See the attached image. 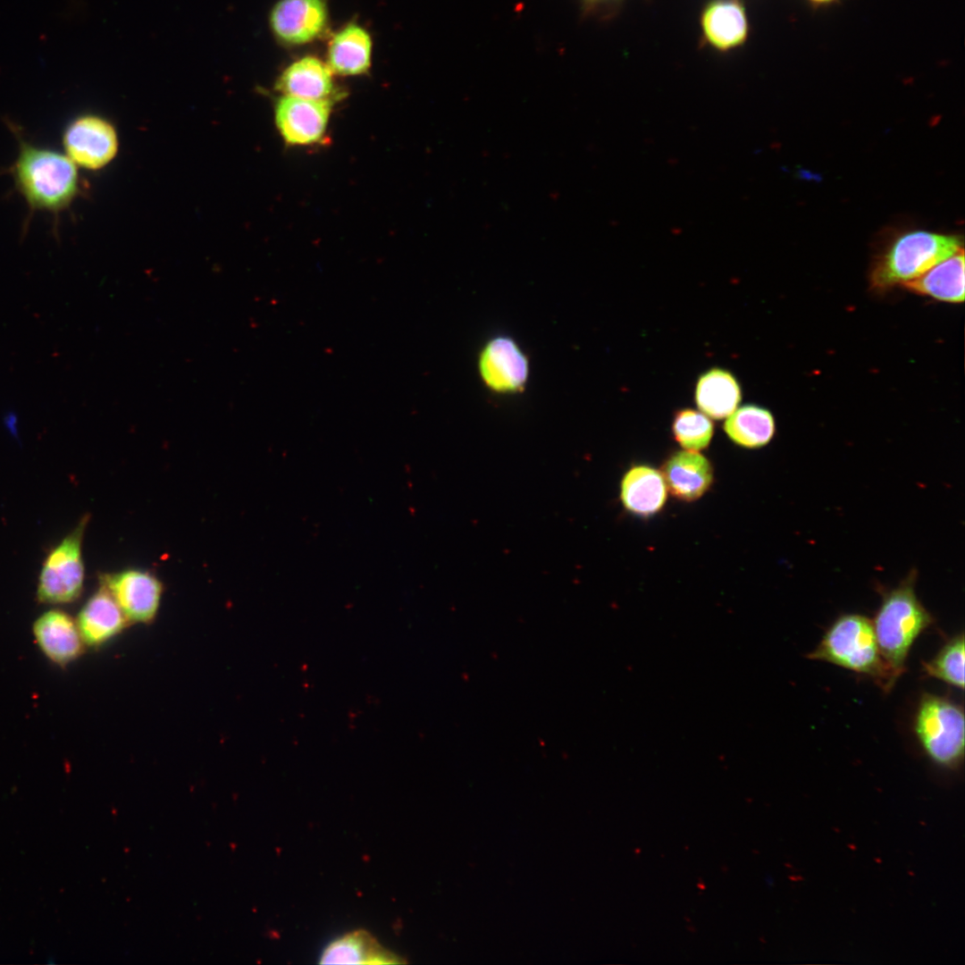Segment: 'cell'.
Masks as SVG:
<instances>
[{
  "mask_svg": "<svg viewBox=\"0 0 965 965\" xmlns=\"http://www.w3.org/2000/svg\"><path fill=\"white\" fill-rule=\"evenodd\" d=\"M912 729L927 756L936 765L957 768L964 757V711L952 700L923 693L918 702Z\"/></svg>",
  "mask_w": 965,
  "mask_h": 965,
  "instance_id": "obj_5",
  "label": "cell"
},
{
  "mask_svg": "<svg viewBox=\"0 0 965 965\" xmlns=\"http://www.w3.org/2000/svg\"><path fill=\"white\" fill-rule=\"evenodd\" d=\"M917 575L912 569L894 588L878 586L882 600L872 623L880 654L895 682L906 671L915 640L935 622L916 594Z\"/></svg>",
  "mask_w": 965,
  "mask_h": 965,
  "instance_id": "obj_2",
  "label": "cell"
},
{
  "mask_svg": "<svg viewBox=\"0 0 965 965\" xmlns=\"http://www.w3.org/2000/svg\"><path fill=\"white\" fill-rule=\"evenodd\" d=\"M661 474L667 491L683 501L700 499L711 487L714 478L709 460L699 451L687 449L672 453Z\"/></svg>",
  "mask_w": 965,
  "mask_h": 965,
  "instance_id": "obj_14",
  "label": "cell"
},
{
  "mask_svg": "<svg viewBox=\"0 0 965 965\" xmlns=\"http://www.w3.org/2000/svg\"><path fill=\"white\" fill-rule=\"evenodd\" d=\"M76 623L84 644L97 647L119 634L129 622L113 597L101 584L80 609Z\"/></svg>",
  "mask_w": 965,
  "mask_h": 965,
  "instance_id": "obj_16",
  "label": "cell"
},
{
  "mask_svg": "<svg viewBox=\"0 0 965 965\" xmlns=\"http://www.w3.org/2000/svg\"><path fill=\"white\" fill-rule=\"evenodd\" d=\"M705 42L726 52L742 46L749 36V21L742 0H709L701 13Z\"/></svg>",
  "mask_w": 965,
  "mask_h": 965,
  "instance_id": "obj_13",
  "label": "cell"
},
{
  "mask_svg": "<svg viewBox=\"0 0 965 965\" xmlns=\"http://www.w3.org/2000/svg\"><path fill=\"white\" fill-rule=\"evenodd\" d=\"M586 9H594L599 6L614 4L620 0H582Z\"/></svg>",
  "mask_w": 965,
  "mask_h": 965,
  "instance_id": "obj_25",
  "label": "cell"
},
{
  "mask_svg": "<svg viewBox=\"0 0 965 965\" xmlns=\"http://www.w3.org/2000/svg\"><path fill=\"white\" fill-rule=\"evenodd\" d=\"M32 634L44 656L60 667L71 663L84 650L76 621L61 609H50L39 616Z\"/></svg>",
  "mask_w": 965,
  "mask_h": 965,
  "instance_id": "obj_12",
  "label": "cell"
},
{
  "mask_svg": "<svg viewBox=\"0 0 965 965\" xmlns=\"http://www.w3.org/2000/svg\"><path fill=\"white\" fill-rule=\"evenodd\" d=\"M923 672L929 677L949 685L964 689V634L961 632L949 639L936 655L922 662Z\"/></svg>",
  "mask_w": 965,
  "mask_h": 965,
  "instance_id": "obj_23",
  "label": "cell"
},
{
  "mask_svg": "<svg viewBox=\"0 0 965 965\" xmlns=\"http://www.w3.org/2000/svg\"><path fill=\"white\" fill-rule=\"evenodd\" d=\"M741 399V386L730 371L713 367L699 376L694 400L698 408L709 417L726 418L737 408Z\"/></svg>",
  "mask_w": 965,
  "mask_h": 965,
  "instance_id": "obj_19",
  "label": "cell"
},
{
  "mask_svg": "<svg viewBox=\"0 0 965 965\" xmlns=\"http://www.w3.org/2000/svg\"><path fill=\"white\" fill-rule=\"evenodd\" d=\"M100 581L118 603L128 622L153 621L163 592L162 583L154 575L129 569L104 575Z\"/></svg>",
  "mask_w": 965,
  "mask_h": 965,
  "instance_id": "obj_10",
  "label": "cell"
},
{
  "mask_svg": "<svg viewBox=\"0 0 965 965\" xmlns=\"http://www.w3.org/2000/svg\"><path fill=\"white\" fill-rule=\"evenodd\" d=\"M327 21L325 0H280L270 15L273 35L288 45L313 41L321 35Z\"/></svg>",
  "mask_w": 965,
  "mask_h": 965,
  "instance_id": "obj_11",
  "label": "cell"
},
{
  "mask_svg": "<svg viewBox=\"0 0 965 965\" xmlns=\"http://www.w3.org/2000/svg\"><path fill=\"white\" fill-rule=\"evenodd\" d=\"M332 101L282 96L276 102L274 119L280 135L291 146H309L325 137Z\"/></svg>",
  "mask_w": 965,
  "mask_h": 965,
  "instance_id": "obj_9",
  "label": "cell"
},
{
  "mask_svg": "<svg viewBox=\"0 0 965 965\" xmlns=\"http://www.w3.org/2000/svg\"><path fill=\"white\" fill-rule=\"evenodd\" d=\"M727 437L745 449H759L768 445L776 434V420L768 408L746 404L728 415L723 425Z\"/></svg>",
  "mask_w": 965,
  "mask_h": 965,
  "instance_id": "obj_22",
  "label": "cell"
},
{
  "mask_svg": "<svg viewBox=\"0 0 965 965\" xmlns=\"http://www.w3.org/2000/svg\"><path fill=\"white\" fill-rule=\"evenodd\" d=\"M808 658L867 676L885 692L896 683L880 654L872 621L860 614L838 617Z\"/></svg>",
  "mask_w": 965,
  "mask_h": 965,
  "instance_id": "obj_4",
  "label": "cell"
},
{
  "mask_svg": "<svg viewBox=\"0 0 965 965\" xmlns=\"http://www.w3.org/2000/svg\"><path fill=\"white\" fill-rule=\"evenodd\" d=\"M672 433L675 441L684 449L700 451L709 445L714 424L701 411L681 408L674 414Z\"/></svg>",
  "mask_w": 965,
  "mask_h": 965,
  "instance_id": "obj_24",
  "label": "cell"
},
{
  "mask_svg": "<svg viewBox=\"0 0 965 965\" xmlns=\"http://www.w3.org/2000/svg\"><path fill=\"white\" fill-rule=\"evenodd\" d=\"M17 157L11 167L14 185L31 211L57 215L80 192L76 164L55 149L35 146L18 137Z\"/></svg>",
  "mask_w": 965,
  "mask_h": 965,
  "instance_id": "obj_1",
  "label": "cell"
},
{
  "mask_svg": "<svg viewBox=\"0 0 965 965\" xmlns=\"http://www.w3.org/2000/svg\"><path fill=\"white\" fill-rule=\"evenodd\" d=\"M322 964H399L405 961L384 948L369 932L355 930L331 942L323 950Z\"/></svg>",
  "mask_w": 965,
  "mask_h": 965,
  "instance_id": "obj_20",
  "label": "cell"
},
{
  "mask_svg": "<svg viewBox=\"0 0 965 965\" xmlns=\"http://www.w3.org/2000/svg\"><path fill=\"white\" fill-rule=\"evenodd\" d=\"M667 497L661 472L647 465L632 466L620 484V499L633 515L648 517L659 512Z\"/></svg>",
  "mask_w": 965,
  "mask_h": 965,
  "instance_id": "obj_17",
  "label": "cell"
},
{
  "mask_svg": "<svg viewBox=\"0 0 965 965\" xmlns=\"http://www.w3.org/2000/svg\"><path fill=\"white\" fill-rule=\"evenodd\" d=\"M332 71L315 56H305L290 64L279 76L275 88L283 96L309 100L336 99Z\"/></svg>",
  "mask_w": 965,
  "mask_h": 965,
  "instance_id": "obj_15",
  "label": "cell"
},
{
  "mask_svg": "<svg viewBox=\"0 0 965 965\" xmlns=\"http://www.w3.org/2000/svg\"><path fill=\"white\" fill-rule=\"evenodd\" d=\"M902 286L913 293L939 301L962 303L964 301L963 248Z\"/></svg>",
  "mask_w": 965,
  "mask_h": 965,
  "instance_id": "obj_18",
  "label": "cell"
},
{
  "mask_svg": "<svg viewBox=\"0 0 965 965\" xmlns=\"http://www.w3.org/2000/svg\"><path fill=\"white\" fill-rule=\"evenodd\" d=\"M959 236L921 229L893 235L875 256L869 271L870 288L885 292L911 281L962 249Z\"/></svg>",
  "mask_w": 965,
  "mask_h": 965,
  "instance_id": "obj_3",
  "label": "cell"
},
{
  "mask_svg": "<svg viewBox=\"0 0 965 965\" xmlns=\"http://www.w3.org/2000/svg\"><path fill=\"white\" fill-rule=\"evenodd\" d=\"M87 523L84 517L45 560L37 588L39 602L66 604L80 596L84 582L81 544Z\"/></svg>",
  "mask_w": 965,
  "mask_h": 965,
  "instance_id": "obj_6",
  "label": "cell"
},
{
  "mask_svg": "<svg viewBox=\"0 0 965 965\" xmlns=\"http://www.w3.org/2000/svg\"><path fill=\"white\" fill-rule=\"evenodd\" d=\"M62 142L65 155L88 170H98L116 155L118 138L113 126L95 114H82L64 128Z\"/></svg>",
  "mask_w": 965,
  "mask_h": 965,
  "instance_id": "obj_7",
  "label": "cell"
},
{
  "mask_svg": "<svg viewBox=\"0 0 965 965\" xmlns=\"http://www.w3.org/2000/svg\"><path fill=\"white\" fill-rule=\"evenodd\" d=\"M479 374L495 393L522 390L529 376V361L519 345L508 336L489 340L479 353Z\"/></svg>",
  "mask_w": 965,
  "mask_h": 965,
  "instance_id": "obj_8",
  "label": "cell"
},
{
  "mask_svg": "<svg viewBox=\"0 0 965 965\" xmlns=\"http://www.w3.org/2000/svg\"><path fill=\"white\" fill-rule=\"evenodd\" d=\"M372 39L357 24H348L338 31L328 46L327 64L332 73L342 76L360 75L371 66Z\"/></svg>",
  "mask_w": 965,
  "mask_h": 965,
  "instance_id": "obj_21",
  "label": "cell"
},
{
  "mask_svg": "<svg viewBox=\"0 0 965 965\" xmlns=\"http://www.w3.org/2000/svg\"><path fill=\"white\" fill-rule=\"evenodd\" d=\"M809 1L811 2L813 4L822 5V4H830V3L835 2L836 0H809Z\"/></svg>",
  "mask_w": 965,
  "mask_h": 965,
  "instance_id": "obj_26",
  "label": "cell"
}]
</instances>
